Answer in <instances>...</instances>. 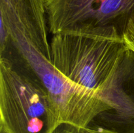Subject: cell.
<instances>
[{"mask_svg": "<svg viewBox=\"0 0 134 133\" xmlns=\"http://www.w3.org/2000/svg\"><path fill=\"white\" fill-rule=\"evenodd\" d=\"M50 46L51 63L56 69L111 107L92 125L134 133V53L124 40L57 33Z\"/></svg>", "mask_w": 134, "mask_h": 133, "instance_id": "cell-1", "label": "cell"}, {"mask_svg": "<svg viewBox=\"0 0 134 133\" xmlns=\"http://www.w3.org/2000/svg\"><path fill=\"white\" fill-rule=\"evenodd\" d=\"M18 56L20 63L1 55L0 128L6 133H55L62 125L60 114L40 80Z\"/></svg>", "mask_w": 134, "mask_h": 133, "instance_id": "cell-2", "label": "cell"}, {"mask_svg": "<svg viewBox=\"0 0 134 133\" xmlns=\"http://www.w3.org/2000/svg\"><path fill=\"white\" fill-rule=\"evenodd\" d=\"M52 35L73 33L123 40L134 15V0H46Z\"/></svg>", "mask_w": 134, "mask_h": 133, "instance_id": "cell-3", "label": "cell"}, {"mask_svg": "<svg viewBox=\"0 0 134 133\" xmlns=\"http://www.w3.org/2000/svg\"><path fill=\"white\" fill-rule=\"evenodd\" d=\"M10 43L47 89L62 124L85 128L111 107L98 95L69 80L23 39L10 37Z\"/></svg>", "mask_w": 134, "mask_h": 133, "instance_id": "cell-4", "label": "cell"}, {"mask_svg": "<svg viewBox=\"0 0 134 133\" xmlns=\"http://www.w3.org/2000/svg\"><path fill=\"white\" fill-rule=\"evenodd\" d=\"M1 26L23 39L51 61L46 0H0Z\"/></svg>", "mask_w": 134, "mask_h": 133, "instance_id": "cell-5", "label": "cell"}, {"mask_svg": "<svg viewBox=\"0 0 134 133\" xmlns=\"http://www.w3.org/2000/svg\"><path fill=\"white\" fill-rule=\"evenodd\" d=\"M55 133H118L99 126L89 125L85 128H77L67 125H62Z\"/></svg>", "mask_w": 134, "mask_h": 133, "instance_id": "cell-6", "label": "cell"}, {"mask_svg": "<svg viewBox=\"0 0 134 133\" xmlns=\"http://www.w3.org/2000/svg\"><path fill=\"white\" fill-rule=\"evenodd\" d=\"M122 39L126 45L134 53V15L130 20L126 27Z\"/></svg>", "mask_w": 134, "mask_h": 133, "instance_id": "cell-7", "label": "cell"}, {"mask_svg": "<svg viewBox=\"0 0 134 133\" xmlns=\"http://www.w3.org/2000/svg\"><path fill=\"white\" fill-rule=\"evenodd\" d=\"M0 133H6V132H5L2 129H1V128H0Z\"/></svg>", "mask_w": 134, "mask_h": 133, "instance_id": "cell-8", "label": "cell"}]
</instances>
